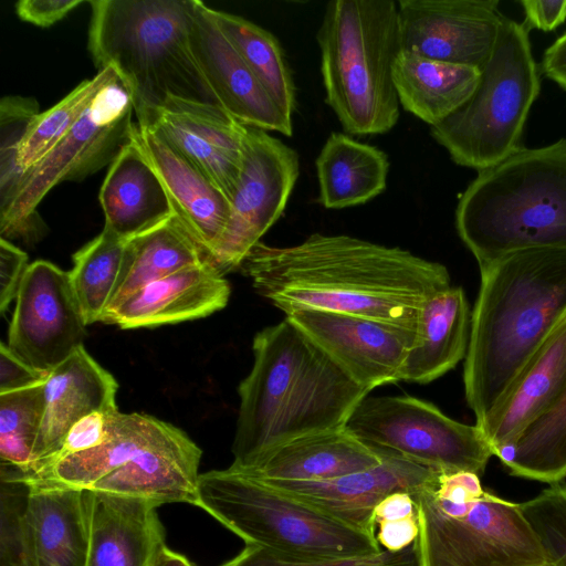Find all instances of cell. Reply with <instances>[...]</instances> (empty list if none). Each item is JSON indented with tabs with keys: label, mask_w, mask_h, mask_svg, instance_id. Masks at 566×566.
Listing matches in <instances>:
<instances>
[{
	"label": "cell",
	"mask_w": 566,
	"mask_h": 566,
	"mask_svg": "<svg viewBox=\"0 0 566 566\" xmlns=\"http://www.w3.org/2000/svg\"><path fill=\"white\" fill-rule=\"evenodd\" d=\"M150 566H196L192 564L186 556L171 551L166 546L160 547V549L155 555Z\"/></svg>",
	"instance_id": "48"
},
{
	"label": "cell",
	"mask_w": 566,
	"mask_h": 566,
	"mask_svg": "<svg viewBox=\"0 0 566 566\" xmlns=\"http://www.w3.org/2000/svg\"><path fill=\"white\" fill-rule=\"evenodd\" d=\"M479 80V69L403 50L394 62V83L399 103L430 127L458 111L471 97Z\"/></svg>",
	"instance_id": "30"
},
{
	"label": "cell",
	"mask_w": 566,
	"mask_h": 566,
	"mask_svg": "<svg viewBox=\"0 0 566 566\" xmlns=\"http://www.w3.org/2000/svg\"><path fill=\"white\" fill-rule=\"evenodd\" d=\"M480 273L463 370L476 426L566 316V249L517 251Z\"/></svg>",
	"instance_id": "2"
},
{
	"label": "cell",
	"mask_w": 566,
	"mask_h": 566,
	"mask_svg": "<svg viewBox=\"0 0 566 566\" xmlns=\"http://www.w3.org/2000/svg\"><path fill=\"white\" fill-rule=\"evenodd\" d=\"M566 387V316L486 418L475 424L497 458L544 415Z\"/></svg>",
	"instance_id": "24"
},
{
	"label": "cell",
	"mask_w": 566,
	"mask_h": 566,
	"mask_svg": "<svg viewBox=\"0 0 566 566\" xmlns=\"http://www.w3.org/2000/svg\"><path fill=\"white\" fill-rule=\"evenodd\" d=\"M238 269L285 315L321 310L415 332L423 302L451 285L439 262L345 234L313 233L291 247L260 241Z\"/></svg>",
	"instance_id": "1"
},
{
	"label": "cell",
	"mask_w": 566,
	"mask_h": 566,
	"mask_svg": "<svg viewBox=\"0 0 566 566\" xmlns=\"http://www.w3.org/2000/svg\"><path fill=\"white\" fill-rule=\"evenodd\" d=\"M545 563L566 566V485L553 483L535 497L520 503Z\"/></svg>",
	"instance_id": "39"
},
{
	"label": "cell",
	"mask_w": 566,
	"mask_h": 566,
	"mask_svg": "<svg viewBox=\"0 0 566 566\" xmlns=\"http://www.w3.org/2000/svg\"><path fill=\"white\" fill-rule=\"evenodd\" d=\"M196 506L241 537L245 545L276 553L339 558L382 551L376 535L231 467L199 475Z\"/></svg>",
	"instance_id": "8"
},
{
	"label": "cell",
	"mask_w": 566,
	"mask_h": 566,
	"mask_svg": "<svg viewBox=\"0 0 566 566\" xmlns=\"http://www.w3.org/2000/svg\"><path fill=\"white\" fill-rule=\"evenodd\" d=\"M133 140L159 177L168 200L216 265L231 216L222 191L154 129L136 123Z\"/></svg>",
	"instance_id": "20"
},
{
	"label": "cell",
	"mask_w": 566,
	"mask_h": 566,
	"mask_svg": "<svg viewBox=\"0 0 566 566\" xmlns=\"http://www.w3.org/2000/svg\"><path fill=\"white\" fill-rule=\"evenodd\" d=\"M528 32L524 23L504 17L471 97L430 127L457 165L480 171L522 147L524 126L541 91Z\"/></svg>",
	"instance_id": "9"
},
{
	"label": "cell",
	"mask_w": 566,
	"mask_h": 566,
	"mask_svg": "<svg viewBox=\"0 0 566 566\" xmlns=\"http://www.w3.org/2000/svg\"><path fill=\"white\" fill-rule=\"evenodd\" d=\"M88 3L93 61L98 71H116L130 94L137 120L169 97L218 104L190 46L192 0Z\"/></svg>",
	"instance_id": "5"
},
{
	"label": "cell",
	"mask_w": 566,
	"mask_h": 566,
	"mask_svg": "<svg viewBox=\"0 0 566 566\" xmlns=\"http://www.w3.org/2000/svg\"><path fill=\"white\" fill-rule=\"evenodd\" d=\"M11 523L10 566H86L90 531L85 491L24 486Z\"/></svg>",
	"instance_id": "17"
},
{
	"label": "cell",
	"mask_w": 566,
	"mask_h": 566,
	"mask_svg": "<svg viewBox=\"0 0 566 566\" xmlns=\"http://www.w3.org/2000/svg\"><path fill=\"white\" fill-rule=\"evenodd\" d=\"M400 50L481 70L504 18L497 0H400Z\"/></svg>",
	"instance_id": "15"
},
{
	"label": "cell",
	"mask_w": 566,
	"mask_h": 566,
	"mask_svg": "<svg viewBox=\"0 0 566 566\" xmlns=\"http://www.w3.org/2000/svg\"><path fill=\"white\" fill-rule=\"evenodd\" d=\"M325 101L353 135L389 132L398 122L394 62L400 51L398 3L333 0L317 31Z\"/></svg>",
	"instance_id": "6"
},
{
	"label": "cell",
	"mask_w": 566,
	"mask_h": 566,
	"mask_svg": "<svg viewBox=\"0 0 566 566\" xmlns=\"http://www.w3.org/2000/svg\"><path fill=\"white\" fill-rule=\"evenodd\" d=\"M542 71L547 78L566 91V32L545 50Z\"/></svg>",
	"instance_id": "47"
},
{
	"label": "cell",
	"mask_w": 566,
	"mask_h": 566,
	"mask_svg": "<svg viewBox=\"0 0 566 566\" xmlns=\"http://www.w3.org/2000/svg\"><path fill=\"white\" fill-rule=\"evenodd\" d=\"M500 459L516 476L552 484L566 476V387Z\"/></svg>",
	"instance_id": "34"
},
{
	"label": "cell",
	"mask_w": 566,
	"mask_h": 566,
	"mask_svg": "<svg viewBox=\"0 0 566 566\" xmlns=\"http://www.w3.org/2000/svg\"><path fill=\"white\" fill-rule=\"evenodd\" d=\"M300 172L297 153L266 130L248 127L231 216L216 266L238 269L249 251L280 219Z\"/></svg>",
	"instance_id": "12"
},
{
	"label": "cell",
	"mask_w": 566,
	"mask_h": 566,
	"mask_svg": "<svg viewBox=\"0 0 566 566\" xmlns=\"http://www.w3.org/2000/svg\"><path fill=\"white\" fill-rule=\"evenodd\" d=\"M83 2V0H21L15 3V12L25 22L46 28L60 21Z\"/></svg>",
	"instance_id": "45"
},
{
	"label": "cell",
	"mask_w": 566,
	"mask_h": 566,
	"mask_svg": "<svg viewBox=\"0 0 566 566\" xmlns=\"http://www.w3.org/2000/svg\"><path fill=\"white\" fill-rule=\"evenodd\" d=\"M220 566H417L413 546L400 551H381L360 557H312L276 553L256 545L245 547Z\"/></svg>",
	"instance_id": "40"
},
{
	"label": "cell",
	"mask_w": 566,
	"mask_h": 566,
	"mask_svg": "<svg viewBox=\"0 0 566 566\" xmlns=\"http://www.w3.org/2000/svg\"><path fill=\"white\" fill-rule=\"evenodd\" d=\"M134 106L117 77L103 87L81 119L34 166L22 172L13 199L0 212V235L33 243L45 224L36 208L46 193L63 181H80L112 165L133 140Z\"/></svg>",
	"instance_id": "10"
},
{
	"label": "cell",
	"mask_w": 566,
	"mask_h": 566,
	"mask_svg": "<svg viewBox=\"0 0 566 566\" xmlns=\"http://www.w3.org/2000/svg\"><path fill=\"white\" fill-rule=\"evenodd\" d=\"M125 242L104 227L73 255L69 275L86 325L103 321L119 275Z\"/></svg>",
	"instance_id": "35"
},
{
	"label": "cell",
	"mask_w": 566,
	"mask_h": 566,
	"mask_svg": "<svg viewBox=\"0 0 566 566\" xmlns=\"http://www.w3.org/2000/svg\"><path fill=\"white\" fill-rule=\"evenodd\" d=\"M28 254L11 241L0 238V313L15 298L27 272Z\"/></svg>",
	"instance_id": "43"
},
{
	"label": "cell",
	"mask_w": 566,
	"mask_h": 566,
	"mask_svg": "<svg viewBox=\"0 0 566 566\" xmlns=\"http://www.w3.org/2000/svg\"><path fill=\"white\" fill-rule=\"evenodd\" d=\"M455 228L479 268L522 250L566 249V138L522 146L478 171L459 199Z\"/></svg>",
	"instance_id": "4"
},
{
	"label": "cell",
	"mask_w": 566,
	"mask_h": 566,
	"mask_svg": "<svg viewBox=\"0 0 566 566\" xmlns=\"http://www.w3.org/2000/svg\"><path fill=\"white\" fill-rule=\"evenodd\" d=\"M45 408L44 382L0 394L1 464L24 471L31 463Z\"/></svg>",
	"instance_id": "37"
},
{
	"label": "cell",
	"mask_w": 566,
	"mask_h": 566,
	"mask_svg": "<svg viewBox=\"0 0 566 566\" xmlns=\"http://www.w3.org/2000/svg\"><path fill=\"white\" fill-rule=\"evenodd\" d=\"M376 538L384 551L400 552L410 547L419 532L415 500L406 491L382 499L374 511Z\"/></svg>",
	"instance_id": "41"
},
{
	"label": "cell",
	"mask_w": 566,
	"mask_h": 566,
	"mask_svg": "<svg viewBox=\"0 0 566 566\" xmlns=\"http://www.w3.org/2000/svg\"><path fill=\"white\" fill-rule=\"evenodd\" d=\"M99 202L104 227L123 240L174 213L159 177L134 140L109 166L101 187Z\"/></svg>",
	"instance_id": "29"
},
{
	"label": "cell",
	"mask_w": 566,
	"mask_h": 566,
	"mask_svg": "<svg viewBox=\"0 0 566 566\" xmlns=\"http://www.w3.org/2000/svg\"><path fill=\"white\" fill-rule=\"evenodd\" d=\"M207 261L212 262L186 226L172 213L126 240L119 275L107 311L148 283Z\"/></svg>",
	"instance_id": "31"
},
{
	"label": "cell",
	"mask_w": 566,
	"mask_h": 566,
	"mask_svg": "<svg viewBox=\"0 0 566 566\" xmlns=\"http://www.w3.org/2000/svg\"><path fill=\"white\" fill-rule=\"evenodd\" d=\"M117 77L113 67L99 70L50 109L40 113L19 147L18 167L21 172L38 164L81 119L97 93Z\"/></svg>",
	"instance_id": "36"
},
{
	"label": "cell",
	"mask_w": 566,
	"mask_h": 566,
	"mask_svg": "<svg viewBox=\"0 0 566 566\" xmlns=\"http://www.w3.org/2000/svg\"><path fill=\"white\" fill-rule=\"evenodd\" d=\"M419 532L417 566H539L543 552L520 503L485 490L468 471L437 472L410 493Z\"/></svg>",
	"instance_id": "7"
},
{
	"label": "cell",
	"mask_w": 566,
	"mask_h": 566,
	"mask_svg": "<svg viewBox=\"0 0 566 566\" xmlns=\"http://www.w3.org/2000/svg\"><path fill=\"white\" fill-rule=\"evenodd\" d=\"M174 427L151 416L116 411L108 415L106 437L97 447L71 454L32 474L7 479V482L86 491L165 437Z\"/></svg>",
	"instance_id": "26"
},
{
	"label": "cell",
	"mask_w": 566,
	"mask_h": 566,
	"mask_svg": "<svg viewBox=\"0 0 566 566\" xmlns=\"http://www.w3.org/2000/svg\"><path fill=\"white\" fill-rule=\"evenodd\" d=\"M136 123L163 136L231 201L249 126L218 104L177 97H169Z\"/></svg>",
	"instance_id": "16"
},
{
	"label": "cell",
	"mask_w": 566,
	"mask_h": 566,
	"mask_svg": "<svg viewBox=\"0 0 566 566\" xmlns=\"http://www.w3.org/2000/svg\"><path fill=\"white\" fill-rule=\"evenodd\" d=\"M379 455L382 461L377 467L329 480L259 479L347 525L376 535L374 511L378 503L394 492L416 491L439 472L400 457Z\"/></svg>",
	"instance_id": "19"
},
{
	"label": "cell",
	"mask_w": 566,
	"mask_h": 566,
	"mask_svg": "<svg viewBox=\"0 0 566 566\" xmlns=\"http://www.w3.org/2000/svg\"><path fill=\"white\" fill-rule=\"evenodd\" d=\"M116 379L81 346L48 374L44 381L45 408L30 465L19 473L32 472L60 448L69 430L93 413H113Z\"/></svg>",
	"instance_id": "21"
},
{
	"label": "cell",
	"mask_w": 566,
	"mask_h": 566,
	"mask_svg": "<svg viewBox=\"0 0 566 566\" xmlns=\"http://www.w3.org/2000/svg\"><path fill=\"white\" fill-rule=\"evenodd\" d=\"M230 293L223 273L207 261L148 283L107 311L102 322L127 329L196 319L224 308Z\"/></svg>",
	"instance_id": "22"
},
{
	"label": "cell",
	"mask_w": 566,
	"mask_h": 566,
	"mask_svg": "<svg viewBox=\"0 0 566 566\" xmlns=\"http://www.w3.org/2000/svg\"><path fill=\"white\" fill-rule=\"evenodd\" d=\"M285 317L369 391L401 380L416 340L415 331L357 315L302 308Z\"/></svg>",
	"instance_id": "14"
},
{
	"label": "cell",
	"mask_w": 566,
	"mask_h": 566,
	"mask_svg": "<svg viewBox=\"0 0 566 566\" xmlns=\"http://www.w3.org/2000/svg\"><path fill=\"white\" fill-rule=\"evenodd\" d=\"M48 374L21 359L6 343L0 345V394L25 389L45 381Z\"/></svg>",
	"instance_id": "44"
},
{
	"label": "cell",
	"mask_w": 566,
	"mask_h": 566,
	"mask_svg": "<svg viewBox=\"0 0 566 566\" xmlns=\"http://www.w3.org/2000/svg\"><path fill=\"white\" fill-rule=\"evenodd\" d=\"M40 114L34 98L4 96L0 102V212L10 206L22 172L18 167L20 144Z\"/></svg>",
	"instance_id": "38"
},
{
	"label": "cell",
	"mask_w": 566,
	"mask_h": 566,
	"mask_svg": "<svg viewBox=\"0 0 566 566\" xmlns=\"http://www.w3.org/2000/svg\"><path fill=\"white\" fill-rule=\"evenodd\" d=\"M252 349V368L238 389L232 468L295 438L345 427L370 392L287 317L258 332Z\"/></svg>",
	"instance_id": "3"
},
{
	"label": "cell",
	"mask_w": 566,
	"mask_h": 566,
	"mask_svg": "<svg viewBox=\"0 0 566 566\" xmlns=\"http://www.w3.org/2000/svg\"><path fill=\"white\" fill-rule=\"evenodd\" d=\"M345 428L378 454L407 459L439 472L481 475L493 451L479 427L459 422L410 396H366Z\"/></svg>",
	"instance_id": "11"
},
{
	"label": "cell",
	"mask_w": 566,
	"mask_h": 566,
	"mask_svg": "<svg viewBox=\"0 0 566 566\" xmlns=\"http://www.w3.org/2000/svg\"><path fill=\"white\" fill-rule=\"evenodd\" d=\"M471 314L460 286L450 285L427 298L418 314L416 340L405 360L401 380L431 382L465 358Z\"/></svg>",
	"instance_id": "28"
},
{
	"label": "cell",
	"mask_w": 566,
	"mask_h": 566,
	"mask_svg": "<svg viewBox=\"0 0 566 566\" xmlns=\"http://www.w3.org/2000/svg\"><path fill=\"white\" fill-rule=\"evenodd\" d=\"M214 19L264 90L292 120L295 109V85L279 40L255 23L213 9Z\"/></svg>",
	"instance_id": "33"
},
{
	"label": "cell",
	"mask_w": 566,
	"mask_h": 566,
	"mask_svg": "<svg viewBox=\"0 0 566 566\" xmlns=\"http://www.w3.org/2000/svg\"><path fill=\"white\" fill-rule=\"evenodd\" d=\"M200 448L179 428L136 454L88 490L150 501L197 505Z\"/></svg>",
	"instance_id": "25"
},
{
	"label": "cell",
	"mask_w": 566,
	"mask_h": 566,
	"mask_svg": "<svg viewBox=\"0 0 566 566\" xmlns=\"http://www.w3.org/2000/svg\"><path fill=\"white\" fill-rule=\"evenodd\" d=\"M190 46L218 104L242 124L292 136L286 118L220 30L213 9L192 0Z\"/></svg>",
	"instance_id": "18"
},
{
	"label": "cell",
	"mask_w": 566,
	"mask_h": 566,
	"mask_svg": "<svg viewBox=\"0 0 566 566\" xmlns=\"http://www.w3.org/2000/svg\"><path fill=\"white\" fill-rule=\"evenodd\" d=\"M528 30L552 31L566 20V0H522Z\"/></svg>",
	"instance_id": "46"
},
{
	"label": "cell",
	"mask_w": 566,
	"mask_h": 566,
	"mask_svg": "<svg viewBox=\"0 0 566 566\" xmlns=\"http://www.w3.org/2000/svg\"><path fill=\"white\" fill-rule=\"evenodd\" d=\"M88 518L86 566H150L165 545L157 505L95 490L85 491Z\"/></svg>",
	"instance_id": "23"
},
{
	"label": "cell",
	"mask_w": 566,
	"mask_h": 566,
	"mask_svg": "<svg viewBox=\"0 0 566 566\" xmlns=\"http://www.w3.org/2000/svg\"><path fill=\"white\" fill-rule=\"evenodd\" d=\"M382 458L345 427L276 446L238 471L270 480L321 481L377 467Z\"/></svg>",
	"instance_id": "27"
},
{
	"label": "cell",
	"mask_w": 566,
	"mask_h": 566,
	"mask_svg": "<svg viewBox=\"0 0 566 566\" xmlns=\"http://www.w3.org/2000/svg\"><path fill=\"white\" fill-rule=\"evenodd\" d=\"M318 201L326 209L363 205L387 185L389 161L379 148L332 133L315 161Z\"/></svg>",
	"instance_id": "32"
},
{
	"label": "cell",
	"mask_w": 566,
	"mask_h": 566,
	"mask_svg": "<svg viewBox=\"0 0 566 566\" xmlns=\"http://www.w3.org/2000/svg\"><path fill=\"white\" fill-rule=\"evenodd\" d=\"M111 415V413H109ZM107 413L93 412L77 421L64 437L59 450L43 462L40 467L29 473L21 474L14 469L8 471L7 478H19L32 474L56 461L71 454L90 450L101 444L107 433Z\"/></svg>",
	"instance_id": "42"
},
{
	"label": "cell",
	"mask_w": 566,
	"mask_h": 566,
	"mask_svg": "<svg viewBox=\"0 0 566 566\" xmlns=\"http://www.w3.org/2000/svg\"><path fill=\"white\" fill-rule=\"evenodd\" d=\"M539 566H555V565H553V564H548V563H545V564L539 565Z\"/></svg>",
	"instance_id": "49"
},
{
	"label": "cell",
	"mask_w": 566,
	"mask_h": 566,
	"mask_svg": "<svg viewBox=\"0 0 566 566\" xmlns=\"http://www.w3.org/2000/svg\"><path fill=\"white\" fill-rule=\"evenodd\" d=\"M85 326L69 272L44 260L29 264L15 296L8 346L49 374L83 346Z\"/></svg>",
	"instance_id": "13"
}]
</instances>
